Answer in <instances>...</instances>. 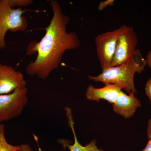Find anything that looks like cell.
Here are the masks:
<instances>
[{"instance_id":"obj_1","label":"cell","mask_w":151,"mask_h":151,"mask_svg":"<svg viewBox=\"0 0 151 151\" xmlns=\"http://www.w3.org/2000/svg\"><path fill=\"white\" fill-rule=\"evenodd\" d=\"M50 5L52 17L49 24L44 28L45 35L40 41L31 42L26 50L27 55L37 53L36 58L26 68V73L42 80L58 69L65 51L81 46L77 34L67 31L70 18L63 12L58 2L51 0Z\"/></svg>"},{"instance_id":"obj_2","label":"cell","mask_w":151,"mask_h":151,"mask_svg":"<svg viewBox=\"0 0 151 151\" xmlns=\"http://www.w3.org/2000/svg\"><path fill=\"white\" fill-rule=\"evenodd\" d=\"M147 65V61L137 49L131 58L121 65L102 70L97 76H89L90 80L102 82L104 84H114L121 86L129 94L137 93L134 82L135 73H141Z\"/></svg>"},{"instance_id":"obj_3","label":"cell","mask_w":151,"mask_h":151,"mask_svg":"<svg viewBox=\"0 0 151 151\" xmlns=\"http://www.w3.org/2000/svg\"><path fill=\"white\" fill-rule=\"evenodd\" d=\"M26 11L13 7L11 0H0V50L5 48L8 31L17 32L27 29V19L23 15Z\"/></svg>"},{"instance_id":"obj_4","label":"cell","mask_w":151,"mask_h":151,"mask_svg":"<svg viewBox=\"0 0 151 151\" xmlns=\"http://www.w3.org/2000/svg\"><path fill=\"white\" fill-rule=\"evenodd\" d=\"M27 86L0 95V124L20 116L28 102Z\"/></svg>"},{"instance_id":"obj_5","label":"cell","mask_w":151,"mask_h":151,"mask_svg":"<svg viewBox=\"0 0 151 151\" xmlns=\"http://www.w3.org/2000/svg\"><path fill=\"white\" fill-rule=\"evenodd\" d=\"M119 29L116 52L111 67L127 62L137 50L138 38L134 29L123 25Z\"/></svg>"},{"instance_id":"obj_6","label":"cell","mask_w":151,"mask_h":151,"mask_svg":"<svg viewBox=\"0 0 151 151\" xmlns=\"http://www.w3.org/2000/svg\"><path fill=\"white\" fill-rule=\"evenodd\" d=\"M119 28L99 35L95 38L96 50L102 70L111 67L116 52Z\"/></svg>"},{"instance_id":"obj_7","label":"cell","mask_w":151,"mask_h":151,"mask_svg":"<svg viewBox=\"0 0 151 151\" xmlns=\"http://www.w3.org/2000/svg\"><path fill=\"white\" fill-rule=\"evenodd\" d=\"M27 83L21 72L0 62V95L9 94L18 88L26 87Z\"/></svg>"},{"instance_id":"obj_8","label":"cell","mask_w":151,"mask_h":151,"mask_svg":"<svg viewBox=\"0 0 151 151\" xmlns=\"http://www.w3.org/2000/svg\"><path fill=\"white\" fill-rule=\"evenodd\" d=\"M121 86L114 84H107L102 88H97L90 85L86 89V97L90 101L99 102L103 99L114 103L122 93Z\"/></svg>"},{"instance_id":"obj_9","label":"cell","mask_w":151,"mask_h":151,"mask_svg":"<svg viewBox=\"0 0 151 151\" xmlns=\"http://www.w3.org/2000/svg\"><path fill=\"white\" fill-rule=\"evenodd\" d=\"M141 106V102L134 93L127 95L123 92L113 103V109L116 113L127 119L134 116L137 109Z\"/></svg>"},{"instance_id":"obj_10","label":"cell","mask_w":151,"mask_h":151,"mask_svg":"<svg viewBox=\"0 0 151 151\" xmlns=\"http://www.w3.org/2000/svg\"><path fill=\"white\" fill-rule=\"evenodd\" d=\"M65 110L66 111V115L68 118L69 124H70V128L73 132L74 137V144L72 145H66L68 147L70 150V151H103V150L98 148L96 145V141L93 140L85 146L81 145L78 140L77 138L76 135L75 131L74 129V124L71 114V109L68 107H65Z\"/></svg>"},{"instance_id":"obj_11","label":"cell","mask_w":151,"mask_h":151,"mask_svg":"<svg viewBox=\"0 0 151 151\" xmlns=\"http://www.w3.org/2000/svg\"><path fill=\"white\" fill-rule=\"evenodd\" d=\"M5 133V125L0 124V151H18L20 145H12L8 142Z\"/></svg>"},{"instance_id":"obj_12","label":"cell","mask_w":151,"mask_h":151,"mask_svg":"<svg viewBox=\"0 0 151 151\" xmlns=\"http://www.w3.org/2000/svg\"><path fill=\"white\" fill-rule=\"evenodd\" d=\"M13 7L22 8L31 5L33 3L32 0H11Z\"/></svg>"},{"instance_id":"obj_13","label":"cell","mask_w":151,"mask_h":151,"mask_svg":"<svg viewBox=\"0 0 151 151\" xmlns=\"http://www.w3.org/2000/svg\"><path fill=\"white\" fill-rule=\"evenodd\" d=\"M114 1L113 0H107V1L100 2L98 6V10H103L108 6H113L114 4Z\"/></svg>"},{"instance_id":"obj_14","label":"cell","mask_w":151,"mask_h":151,"mask_svg":"<svg viewBox=\"0 0 151 151\" xmlns=\"http://www.w3.org/2000/svg\"><path fill=\"white\" fill-rule=\"evenodd\" d=\"M145 90L147 95L151 102V78L147 81Z\"/></svg>"},{"instance_id":"obj_15","label":"cell","mask_w":151,"mask_h":151,"mask_svg":"<svg viewBox=\"0 0 151 151\" xmlns=\"http://www.w3.org/2000/svg\"><path fill=\"white\" fill-rule=\"evenodd\" d=\"M18 151H34L31 146L28 144H24L20 145Z\"/></svg>"},{"instance_id":"obj_16","label":"cell","mask_w":151,"mask_h":151,"mask_svg":"<svg viewBox=\"0 0 151 151\" xmlns=\"http://www.w3.org/2000/svg\"><path fill=\"white\" fill-rule=\"evenodd\" d=\"M147 134L149 139H151V119L149 120L148 123Z\"/></svg>"},{"instance_id":"obj_17","label":"cell","mask_w":151,"mask_h":151,"mask_svg":"<svg viewBox=\"0 0 151 151\" xmlns=\"http://www.w3.org/2000/svg\"><path fill=\"white\" fill-rule=\"evenodd\" d=\"M146 60L147 65L151 69V50L148 53Z\"/></svg>"},{"instance_id":"obj_18","label":"cell","mask_w":151,"mask_h":151,"mask_svg":"<svg viewBox=\"0 0 151 151\" xmlns=\"http://www.w3.org/2000/svg\"><path fill=\"white\" fill-rule=\"evenodd\" d=\"M142 151H151V139L149 140L147 146Z\"/></svg>"}]
</instances>
